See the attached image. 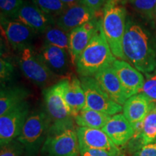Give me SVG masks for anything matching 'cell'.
Wrapping results in <instances>:
<instances>
[{"label": "cell", "instance_id": "1", "mask_svg": "<svg viewBox=\"0 0 156 156\" xmlns=\"http://www.w3.org/2000/svg\"><path fill=\"white\" fill-rule=\"evenodd\" d=\"M125 61L147 75L156 68V42L151 33L139 23L126 22L123 40Z\"/></svg>", "mask_w": 156, "mask_h": 156}, {"label": "cell", "instance_id": "2", "mask_svg": "<svg viewBox=\"0 0 156 156\" xmlns=\"http://www.w3.org/2000/svg\"><path fill=\"white\" fill-rule=\"evenodd\" d=\"M116 59L103 30L101 20L90 41L78 58L76 71L80 77H95L101 70L113 66Z\"/></svg>", "mask_w": 156, "mask_h": 156}, {"label": "cell", "instance_id": "3", "mask_svg": "<svg viewBox=\"0 0 156 156\" xmlns=\"http://www.w3.org/2000/svg\"><path fill=\"white\" fill-rule=\"evenodd\" d=\"M126 10L120 0H107L101 17L102 28L113 54L124 60L123 40L126 30Z\"/></svg>", "mask_w": 156, "mask_h": 156}, {"label": "cell", "instance_id": "4", "mask_svg": "<svg viewBox=\"0 0 156 156\" xmlns=\"http://www.w3.org/2000/svg\"><path fill=\"white\" fill-rule=\"evenodd\" d=\"M50 126V119L45 110H36L29 114L17 138L24 147L25 156H38Z\"/></svg>", "mask_w": 156, "mask_h": 156}, {"label": "cell", "instance_id": "5", "mask_svg": "<svg viewBox=\"0 0 156 156\" xmlns=\"http://www.w3.org/2000/svg\"><path fill=\"white\" fill-rule=\"evenodd\" d=\"M41 156H79L80 143L74 126H50L41 151Z\"/></svg>", "mask_w": 156, "mask_h": 156}, {"label": "cell", "instance_id": "6", "mask_svg": "<svg viewBox=\"0 0 156 156\" xmlns=\"http://www.w3.org/2000/svg\"><path fill=\"white\" fill-rule=\"evenodd\" d=\"M17 63L25 77L40 87L51 86L58 76L52 73L46 65L38 53L30 46H25L18 51Z\"/></svg>", "mask_w": 156, "mask_h": 156}, {"label": "cell", "instance_id": "7", "mask_svg": "<svg viewBox=\"0 0 156 156\" xmlns=\"http://www.w3.org/2000/svg\"><path fill=\"white\" fill-rule=\"evenodd\" d=\"M66 78L43 90L45 111L50 119L51 125H69L75 122L64 98Z\"/></svg>", "mask_w": 156, "mask_h": 156}, {"label": "cell", "instance_id": "8", "mask_svg": "<svg viewBox=\"0 0 156 156\" xmlns=\"http://www.w3.org/2000/svg\"><path fill=\"white\" fill-rule=\"evenodd\" d=\"M82 85L85 91V109H92L110 116L118 114L123 111V106L112 100L100 86L93 77H80Z\"/></svg>", "mask_w": 156, "mask_h": 156}, {"label": "cell", "instance_id": "9", "mask_svg": "<svg viewBox=\"0 0 156 156\" xmlns=\"http://www.w3.org/2000/svg\"><path fill=\"white\" fill-rule=\"evenodd\" d=\"M29 114V105L25 101L0 116V145L9 143L18 137Z\"/></svg>", "mask_w": 156, "mask_h": 156}, {"label": "cell", "instance_id": "10", "mask_svg": "<svg viewBox=\"0 0 156 156\" xmlns=\"http://www.w3.org/2000/svg\"><path fill=\"white\" fill-rule=\"evenodd\" d=\"M126 98L138 94L145 83V78L140 71L124 60L116 59L113 64Z\"/></svg>", "mask_w": 156, "mask_h": 156}, {"label": "cell", "instance_id": "11", "mask_svg": "<svg viewBox=\"0 0 156 156\" xmlns=\"http://www.w3.org/2000/svg\"><path fill=\"white\" fill-rule=\"evenodd\" d=\"M101 17H97L91 20L90 22L74 29L69 33L68 51H69L72 64L76 65L80 56L83 53L84 49L86 48L96 31L101 22Z\"/></svg>", "mask_w": 156, "mask_h": 156}, {"label": "cell", "instance_id": "12", "mask_svg": "<svg viewBox=\"0 0 156 156\" xmlns=\"http://www.w3.org/2000/svg\"><path fill=\"white\" fill-rule=\"evenodd\" d=\"M1 28L8 41L9 44L15 50H20L25 46H30V43L36 33L17 20H11L1 15Z\"/></svg>", "mask_w": 156, "mask_h": 156}, {"label": "cell", "instance_id": "13", "mask_svg": "<svg viewBox=\"0 0 156 156\" xmlns=\"http://www.w3.org/2000/svg\"><path fill=\"white\" fill-rule=\"evenodd\" d=\"M38 54L54 74L58 77H67L70 64H72L68 51L52 45L44 44Z\"/></svg>", "mask_w": 156, "mask_h": 156}, {"label": "cell", "instance_id": "14", "mask_svg": "<svg viewBox=\"0 0 156 156\" xmlns=\"http://www.w3.org/2000/svg\"><path fill=\"white\" fill-rule=\"evenodd\" d=\"M101 16L87 7L78 3L67 7L62 14L56 18V25L67 33L71 32L74 29L90 22L91 20Z\"/></svg>", "mask_w": 156, "mask_h": 156}, {"label": "cell", "instance_id": "15", "mask_svg": "<svg viewBox=\"0 0 156 156\" xmlns=\"http://www.w3.org/2000/svg\"><path fill=\"white\" fill-rule=\"evenodd\" d=\"M15 20L24 23L36 34H44L48 27L56 24L54 17L46 14L34 3L28 2H24Z\"/></svg>", "mask_w": 156, "mask_h": 156}, {"label": "cell", "instance_id": "16", "mask_svg": "<svg viewBox=\"0 0 156 156\" xmlns=\"http://www.w3.org/2000/svg\"><path fill=\"white\" fill-rule=\"evenodd\" d=\"M77 133L80 146L93 149L105 150L116 153H122L119 147L114 145L112 140L102 129L77 127Z\"/></svg>", "mask_w": 156, "mask_h": 156}, {"label": "cell", "instance_id": "17", "mask_svg": "<svg viewBox=\"0 0 156 156\" xmlns=\"http://www.w3.org/2000/svg\"><path fill=\"white\" fill-rule=\"evenodd\" d=\"M102 130L119 147L127 145L134 134L132 124L122 114L112 116Z\"/></svg>", "mask_w": 156, "mask_h": 156}, {"label": "cell", "instance_id": "18", "mask_svg": "<svg viewBox=\"0 0 156 156\" xmlns=\"http://www.w3.org/2000/svg\"><path fill=\"white\" fill-rule=\"evenodd\" d=\"M93 77L113 101L122 106L124 104L127 98L113 66L101 70Z\"/></svg>", "mask_w": 156, "mask_h": 156}, {"label": "cell", "instance_id": "19", "mask_svg": "<svg viewBox=\"0 0 156 156\" xmlns=\"http://www.w3.org/2000/svg\"><path fill=\"white\" fill-rule=\"evenodd\" d=\"M64 98L71 110L73 117L85 108L86 98L79 78L75 76H70L66 78Z\"/></svg>", "mask_w": 156, "mask_h": 156}, {"label": "cell", "instance_id": "20", "mask_svg": "<svg viewBox=\"0 0 156 156\" xmlns=\"http://www.w3.org/2000/svg\"><path fill=\"white\" fill-rule=\"evenodd\" d=\"M151 103L145 95L138 93L129 98L123 105V114L132 124L144 121L151 110Z\"/></svg>", "mask_w": 156, "mask_h": 156}, {"label": "cell", "instance_id": "21", "mask_svg": "<svg viewBox=\"0 0 156 156\" xmlns=\"http://www.w3.org/2000/svg\"><path fill=\"white\" fill-rule=\"evenodd\" d=\"M30 93L22 87H3L0 93V116L26 101Z\"/></svg>", "mask_w": 156, "mask_h": 156}, {"label": "cell", "instance_id": "22", "mask_svg": "<svg viewBox=\"0 0 156 156\" xmlns=\"http://www.w3.org/2000/svg\"><path fill=\"white\" fill-rule=\"evenodd\" d=\"M112 116L92 109L81 110L74 117L75 123L79 127H87L102 129Z\"/></svg>", "mask_w": 156, "mask_h": 156}, {"label": "cell", "instance_id": "23", "mask_svg": "<svg viewBox=\"0 0 156 156\" xmlns=\"http://www.w3.org/2000/svg\"><path fill=\"white\" fill-rule=\"evenodd\" d=\"M44 44L57 46L63 49H69V34L58 27L56 24L51 25L44 33Z\"/></svg>", "mask_w": 156, "mask_h": 156}, {"label": "cell", "instance_id": "24", "mask_svg": "<svg viewBox=\"0 0 156 156\" xmlns=\"http://www.w3.org/2000/svg\"><path fill=\"white\" fill-rule=\"evenodd\" d=\"M142 138L144 145L156 140V103H153L144 119Z\"/></svg>", "mask_w": 156, "mask_h": 156}, {"label": "cell", "instance_id": "25", "mask_svg": "<svg viewBox=\"0 0 156 156\" xmlns=\"http://www.w3.org/2000/svg\"><path fill=\"white\" fill-rule=\"evenodd\" d=\"M33 3L44 12L56 18L67 8L60 0H32Z\"/></svg>", "mask_w": 156, "mask_h": 156}, {"label": "cell", "instance_id": "26", "mask_svg": "<svg viewBox=\"0 0 156 156\" xmlns=\"http://www.w3.org/2000/svg\"><path fill=\"white\" fill-rule=\"evenodd\" d=\"M23 4V0H0L1 15L8 19L15 20Z\"/></svg>", "mask_w": 156, "mask_h": 156}, {"label": "cell", "instance_id": "27", "mask_svg": "<svg viewBox=\"0 0 156 156\" xmlns=\"http://www.w3.org/2000/svg\"><path fill=\"white\" fill-rule=\"evenodd\" d=\"M129 2L136 11L144 16L148 19H154L156 9V0H129Z\"/></svg>", "mask_w": 156, "mask_h": 156}, {"label": "cell", "instance_id": "28", "mask_svg": "<svg viewBox=\"0 0 156 156\" xmlns=\"http://www.w3.org/2000/svg\"><path fill=\"white\" fill-rule=\"evenodd\" d=\"M139 93L145 95L151 103H156V74L147 76Z\"/></svg>", "mask_w": 156, "mask_h": 156}, {"label": "cell", "instance_id": "29", "mask_svg": "<svg viewBox=\"0 0 156 156\" xmlns=\"http://www.w3.org/2000/svg\"><path fill=\"white\" fill-rule=\"evenodd\" d=\"M0 156H25V149L17 139L1 146Z\"/></svg>", "mask_w": 156, "mask_h": 156}, {"label": "cell", "instance_id": "30", "mask_svg": "<svg viewBox=\"0 0 156 156\" xmlns=\"http://www.w3.org/2000/svg\"><path fill=\"white\" fill-rule=\"evenodd\" d=\"M13 74H14V67L12 64L9 60L2 56L0 59V78H1L2 85L10 80Z\"/></svg>", "mask_w": 156, "mask_h": 156}, {"label": "cell", "instance_id": "31", "mask_svg": "<svg viewBox=\"0 0 156 156\" xmlns=\"http://www.w3.org/2000/svg\"><path fill=\"white\" fill-rule=\"evenodd\" d=\"M120 153H112L105 150L93 149L80 146L79 156H118Z\"/></svg>", "mask_w": 156, "mask_h": 156}, {"label": "cell", "instance_id": "32", "mask_svg": "<svg viewBox=\"0 0 156 156\" xmlns=\"http://www.w3.org/2000/svg\"><path fill=\"white\" fill-rule=\"evenodd\" d=\"M106 2L107 0H80V4L87 7L98 15L102 16L103 9Z\"/></svg>", "mask_w": 156, "mask_h": 156}, {"label": "cell", "instance_id": "33", "mask_svg": "<svg viewBox=\"0 0 156 156\" xmlns=\"http://www.w3.org/2000/svg\"><path fill=\"white\" fill-rule=\"evenodd\" d=\"M132 156H156V140L145 145Z\"/></svg>", "mask_w": 156, "mask_h": 156}, {"label": "cell", "instance_id": "34", "mask_svg": "<svg viewBox=\"0 0 156 156\" xmlns=\"http://www.w3.org/2000/svg\"><path fill=\"white\" fill-rule=\"evenodd\" d=\"M66 7H69L80 3V0H60Z\"/></svg>", "mask_w": 156, "mask_h": 156}, {"label": "cell", "instance_id": "35", "mask_svg": "<svg viewBox=\"0 0 156 156\" xmlns=\"http://www.w3.org/2000/svg\"><path fill=\"white\" fill-rule=\"evenodd\" d=\"M118 156H127L126 155V154H124V153H121Z\"/></svg>", "mask_w": 156, "mask_h": 156}, {"label": "cell", "instance_id": "36", "mask_svg": "<svg viewBox=\"0 0 156 156\" xmlns=\"http://www.w3.org/2000/svg\"><path fill=\"white\" fill-rule=\"evenodd\" d=\"M154 19H155V20L156 22V9H155V17H154Z\"/></svg>", "mask_w": 156, "mask_h": 156}]
</instances>
